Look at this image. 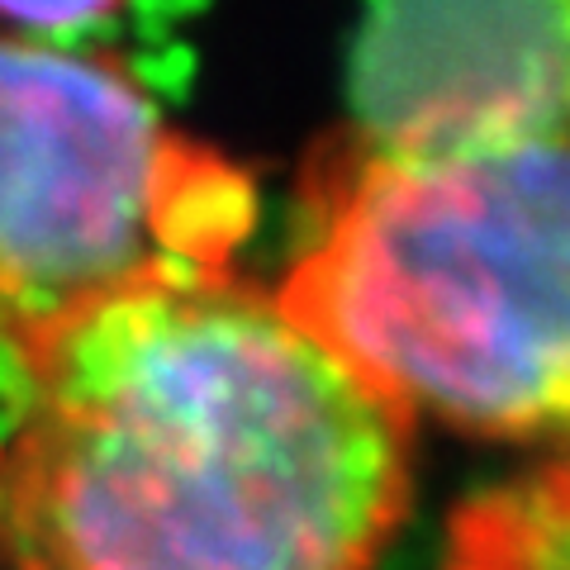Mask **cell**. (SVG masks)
<instances>
[{
    "label": "cell",
    "mask_w": 570,
    "mask_h": 570,
    "mask_svg": "<svg viewBox=\"0 0 570 570\" xmlns=\"http://www.w3.org/2000/svg\"><path fill=\"white\" fill-rule=\"evenodd\" d=\"M442 570H570V485L566 461L466 499L452 519Z\"/></svg>",
    "instance_id": "obj_4"
},
{
    "label": "cell",
    "mask_w": 570,
    "mask_h": 570,
    "mask_svg": "<svg viewBox=\"0 0 570 570\" xmlns=\"http://www.w3.org/2000/svg\"><path fill=\"white\" fill-rule=\"evenodd\" d=\"M247 181L142 81L48 33H0V328L43 324L153 266H228Z\"/></svg>",
    "instance_id": "obj_3"
},
{
    "label": "cell",
    "mask_w": 570,
    "mask_h": 570,
    "mask_svg": "<svg viewBox=\"0 0 570 570\" xmlns=\"http://www.w3.org/2000/svg\"><path fill=\"white\" fill-rule=\"evenodd\" d=\"M566 110L371 129L272 295L409 423L499 442L570 414Z\"/></svg>",
    "instance_id": "obj_2"
},
{
    "label": "cell",
    "mask_w": 570,
    "mask_h": 570,
    "mask_svg": "<svg viewBox=\"0 0 570 570\" xmlns=\"http://www.w3.org/2000/svg\"><path fill=\"white\" fill-rule=\"evenodd\" d=\"M14 570H376L414 423L228 266H153L6 333Z\"/></svg>",
    "instance_id": "obj_1"
}]
</instances>
